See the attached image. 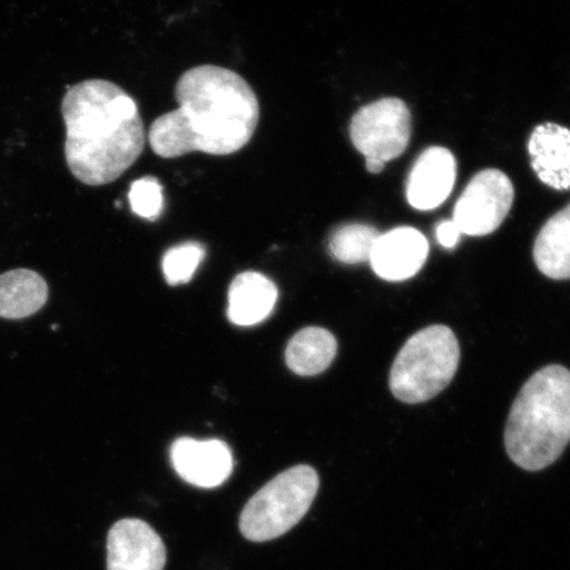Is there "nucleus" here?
Instances as JSON below:
<instances>
[{
    "label": "nucleus",
    "instance_id": "obj_1",
    "mask_svg": "<svg viewBox=\"0 0 570 570\" xmlns=\"http://www.w3.org/2000/svg\"><path fill=\"white\" fill-rule=\"evenodd\" d=\"M175 97L177 109L155 119L148 131L149 146L160 158L233 155L252 141L259 101L235 71L209 63L191 68L177 81Z\"/></svg>",
    "mask_w": 570,
    "mask_h": 570
},
{
    "label": "nucleus",
    "instance_id": "obj_2",
    "mask_svg": "<svg viewBox=\"0 0 570 570\" xmlns=\"http://www.w3.org/2000/svg\"><path fill=\"white\" fill-rule=\"evenodd\" d=\"M66 159L77 180L102 187L118 180L140 158L147 134L137 102L105 80H88L63 96Z\"/></svg>",
    "mask_w": 570,
    "mask_h": 570
},
{
    "label": "nucleus",
    "instance_id": "obj_3",
    "mask_svg": "<svg viewBox=\"0 0 570 570\" xmlns=\"http://www.w3.org/2000/svg\"><path fill=\"white\" fill-rule=\"evenodd\" d=\"M570 443V372L552 365L533 374L510 412L504 432L509 458L539 472L560 459Z\"/></svg>",
    "mask_w": 570,
    "mask_h": 570
},
{
    "label": "nucleus",
    "instance_id": "obj_4",
    "mask_svg": "<svg viewBox=\"0 0 570 570\" xmlns=\"http://www.w3.org/2000/svg\"><path fill=\"white\" fill-rule=\"evenodd\" d=\"M460 363V345L444 325L413 334L399 352L390 373V389L399 401H431L452 382Z\"/></svg>",
    "mask_w": 570,
    "mask_h": 570
},
{
    "label": "nucleus",
    "instance_id": "obj_5",
    "mask_svg": "<svg viewBox=\"0 0 570 570\" xmlns=\"http://www.w3.org/2000/svg\"><path fill=\"white\" fill-rule=\"evenodd\" d=\"M318 488L315 469L298 465L285 470L249 499L240 514V533L254 543L283 537L309 511Z\"/></svg>",
    "mask_w": 570,
    "mask_h": 570
},
{
    "label": "nucleus",
    "instance_id": "obj_6",
    "mask_svg": "<svg viewBox=\"0 0 570 570\" xmlns=\"http://www.w3.org/2000/svg\"><path fill=\"white\" fill-rule=\"evenodd\" d=\"M351 138L366 158L370 174H381L386 163L401 156L411 139V112L402 99L384 98L354 114Z\"/></svg>",
    "mask_w": 570,
    "mask_h": 570
},
{
    "label": "nucleus",
    "instance_id": "obj_7",
    "mask_svg": "<svg viewBox=\"0 0 570 570\" xmlns=\"http://www.w3.org/2000/svg\"><path fill=\"white\" fill-rule=\"evenodd\" d=\"M514 195V185L501 170H482L473 177L455 204L454 224L462 234L472 237L491 234L509 216Z\"/></svg>",
    "mask_w": 570,
    "mask_h": 570
},
{
    "label": "nucleus",
    "instance_id": "obj_8",
    "mask_svg": "<svg viewBox=\"0 0 570 570\" xmlns=\"http://www.w3.org/2000/svg\"><path fill=\"white\" fill-rule=\"evenodd\" d=\"M167 548L145 520L127 518L107 534V570H164Z\"/></svg>",
    "mask_w": 570,
    "mask_h": 570
},
{
    "label": "nucleus",
    "instance_id": "obj_9",
    "mask_svg": "<svg viewBox=\"0 0 570 570\" xmlns=\"http://www.w3.org/2000/svg\"><path fill=\"white\" fill-rule=\"evenodd\" d=\"M170 461L185 482L203 489L220 487L234 468L230 448L219 440L178 439L170 448Z\"/></svg>",
    "mask_w": 570,
    "mask_h": 570
},
{
    "label": "nucleus",
    "instance_id": "obj_10",
    "mask_svg": "<svg viewBox=\"0 0 570 570\" xmlns=\"http://www.w3.org/2000/svg\"><path fill=\"white\" fill-rule=\"evenodd\" d=\"M428 252L430 245L422 233L413 227H397L380 235L368 262L382 279L403 282L423 268Z\"/></svg>",
    "mask_w": 570,
    "mask_h": 570
},
{
    "label": "nucleus",
    "instance_id": "obj_11",
    "mask_svg": "<svg viewBox=\"0 0 570 570\" xmlns=\"http://www.w3.org/2000/svg\"><path fill=\"white\" fill-rule=\"evenodd\" d=\"M458 164L449 149L431 147L417 159L411 170L407 198L417 210H433L451 196Z\"/></svg>",
    "mask_w": 570,
    "mask_h": 570
},
{
    "label": "nucleus",
    "instance_id": "obj_12",
    "mask_svg": "<svg viewBox=\"0 0 570 570\" xmlns=\"http://www.w3.org/2000/svg\"><path fill=\"white\" fill-rule=\"evenodd\" d=\"M534 174L548 187L570 189V130L546 124L534 128L529 142Z\"/></svg>",
    "mask_w": 570,
    "mask_h": 570
},
{
    "label": "nucleus",
    "instance_id": "obj_13",
    "mask_svg": "<svg viewBox=\"0 0 570 570\" xmlns=\"http://www.w3.org/2000/svg\"><path fill=\"white\" fill-rule=\"evenodd\" d=\"M276 301L277 288L268 277L258 273L240 274L230 285L227 315L235 325L253 326L271 315Z\"/></svg>",
    "mask_w": 570,
    "mask_h": 570
},
{
    "label": "nucleus",
    "instance_id": "obj_14",
    "mask_svg": "<svg viewBox=\"0 0 570 570\" xmlns=\"http://www.w3.org/2000/svg\"><path fill=\"white\" fill-rule=\"evenodd\" d=\"M540 273L553 281L570 279V204L548 220L533 247Z\"/></svg>",
    "mask_w": 570,
    "mask_h": 570
},
{
    "label": "nucleus",
    "instance_id": "obj_15",
    "mask_svg": "<svg viewBox=\"0 0 570 570\" xmlns=\"http://www.w3.org/2000/svg\"><path fill=\"white\" fill-rule=\"evenodd\" d=\"M47 298V283L33 271L16 269L0 275V317L31 316L42 308Z\"/></svg>",
    "mask_w": 570,
    "mask_h": 570
},
{
    "label": "nucleus",
    "instance_id": "obj_16",
    "mask_svg": "<svg viewBox=\"0 0 570 570\" xmlns=\"http://www.w3.org/2000/svg\"><path fill=\"white\" fill-rule=\"evenodd\" d=\"M337 354V341L323 327H305L289 341L285 361L297 375L313 376L325 372Z\"/></svg>",
    "mask_w": 570,
    "mask_h": 570
},
{
    "label": "nucleus",
    "instance_id": "obj_17",
    "mask_svg": "<svg viewBox=\"0 0 570 570\" xmlns=\"http://www.w3.org/2000/svg\"><path fill=\"white\" fill-rule=\"evenodd\" d=\"M381 233L368 225H346L332 235L330 249L345 265L368 262Z\"/></svg>",
    "mask_w": 570,
    "mask_h": 570
},
{
    "label": "nucleus",
    "instance_id": "obj_18",
    "mask_svg": "<svg viewBox=\"0 0 570 570\" xmlns=\"http://www.w3.org/2000/svg\"><path fill=\"white\" fill-rule=\"evenodd\" d=\"M204 256L205 248L196 242L170 248L163 259L164 276L173 285L188 283Z\"/></svg>",
    "mask_w": 570,
    "mask_h": 570
},
{
    "label": "nucleus",
    "instance_id": "obj_19",
    "mask_svg": "<svg viewBox=\"0 0 570 570\" xmlns=\"http://www.w3.org/2000/svg\"><path fill=\"white\" fill-rule=\"evenodd\" d=\"M131 208L135 214L146 219L159 217L163 210V188L154 177H142L132 183L130 194Z\"/></svg>",
    "mask_w": 570,
    "mask_h": 570
},
{
    "label": "nucleus",
    "instance_id": "obj_20",
    "mask_svg": "<svg viewBox=\"0 0 570 570\" xmlns=\"http://www.w3.org/2000/svg\"><path fill=\"white\" fill-rule=\"evenodd\" d=\"M461 230L459 226L454 224V220H444L438 226L436 235L441 246L445 248H453L459 244L461 237Z\"/></svg>",
    "mask_w": 570,
    "mask_h": 570
}]
</instances>
